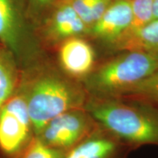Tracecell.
<instances>
[{"instance_id": "1", "label": "cell", "mask_w": 158, "mask_h": 158, "mask_svg": "<svg viewBox=\"0 0 158 158\" xmlns=\"http://www.w3.org/2000/svg\"><path fill=\"white\" fill-rule=\"evenodd\" d=\"M21 70L19 87L25 97L35 135L61 114L84 108L89 95L83 84L63 73L45 54Z\"/></svg>"}, {"instance_id": "2", "label": "cell", "mask_w": 158, "mask_h": 158, "mask_svg": "<svg viewBox=\"0 0 158 158\" xmlns=\"http://www.w3.org/2000/svg\"><path fill=\"white\" fill-rule=\"evenodd\" d=\"M84 109L102 129L130 146L158 145V108L136 98L89 97Z\"/></svg>"}, {"instance_id": "3", "label": "cell", "mask_w": 158, "mask_h": 158, "mask_svg": "<svg viewBox=\"0 0 158 158\" xmlns=\"http://www.w3.org/2000/svg\"><path fill=\"white\" fill-rule=\"evenodd\" d=\"M157 70V55L141 51H122L96 66L81 84L89 97H120Z\"/></svg>"}, {"instance_id": "4", "label": "cell", "mask_w": 158, "mask_h": 158, "mask_svg": "<svg viewBox=\"0 0 158 158\" xmlns=\"http://www.w3.org/2000/svg\"><path fill=\"white\" fill-rule=\"evenodd\" d=\"M0 43L14 54L21 68L45 54L27 16L26 0H0Z\"/></svg>"}, {"instance_id": "5", "label": "cell", "mask_w": 158, "mask_h": 158, "mask_svg": "<svg viewBox=\"0 0 158 158\" xmlns=\"http://www.w3.org/2000/svg\"><path fill=\"white\" fill-rule=\"evenodd\" d=\"M32 133L25 97L19 87L0 108V154L16 158L33 138Z\"/></svg>"}, {"instance_id": "6", "label": "cell", "mask_w": 158, "mask_h": 158, "mask_svg": "<svg viewBox=\"0 0 158 158\" xmlns=\"http://www.w3.org/2000/svg\"><path fill=\"white\" fill-rule=\"evenodd\" d=\"M88 31L68 0H58L35 27L37 41L45 52L71 37H86Z\"/></svg>"}, {"instance_id": "7", "label": "cell", "mask_w": 158, "mask_h": 158, "mask_svg": "<svg viewBox=\"0 0 158 158\" xmlns=\"http://www.w3.org/2000/svg\"><path fill=\"white\" fill-rule=\"evenodd\" d=\"M99 127L84 108L70 110L51 119L37 136L54 149L67 152Z\"/></svg>"}, {"instance_id": "8", "label": "cell", "mask_w": 158, "mask_h": 158, "mask_svg": "<svg viewBox=\"0 0 158 158\" xmlns=\"http://www.w3.org/2000/svg\"><path fill=\"white\" fill-rule=\"evenodd\" d=\"M56 65L64 75L81 83L96 67V54L85 37L69 38L55 48Z\"/></svg>"}, {"instance_id": "9", "label": "cell", "mask_w": 158, "mask_h": 158, "mask_svg": "<svg viewBox=\"0 0 158 158\" xmlns=\"http://www.w3.org/2000/svg\"><path fill=\"white\" fill-rule=\"evenodd\" d=\"M131 22V0H113L102 16L89 29L86 38L98 40L108 47L129 29Z\"/></svg>"}, {"instance_id": "10", "label": "cell", "mask_w": 158, "mask_h": 158, "mask_svg": "<svg viewBox=\"0 0 158 158\" xmlns=\"http://www.w3.org/2000/svg\"><path fill=\"white\" fill-rule=\"evenodd\" d=\"M130 146L100 126L65 152L63 158H126Z\"/></svg>"}, {"instance_id": "11", "label": "cell", "mask_w": 158, "mask_h": 158, "mask_svg": "<svg viewBox=\"0 0 158 158\" xmlns=\"http://www.w3.org/2000/svg\"><path fill=\"white\" fill-rule=\"evenodd\" d=\"M108 48L112 51H141L158 56V19L137 30L127 31Z\"/></svg>"}, {"instance_id": "12", "label": "cell", "mask_w": 158, "mask_h": 158, "mask_svg": "<svg viewBox=\"0 0 158 158\" xmlns=\"http://www.w3.org/2000/svg\"><path fill=\"white\" fill-rule=\"evenodd\" d=\"M21 73V67L14 54L0 43V108L16 92Z\"/></svg>"}, {"instance_id": "13", "label": "cell", "mask_w": 158, "mask_h": 158, "mask_svg": "<svg viewBox=\"0 0 158 158\" xmlns=\"http://www.w3.org/2000/svg\"><path fill=\"white\" fill-rule=\"evenodd\" d=\"M120 97L143 100L158 108V70Z\"/></svg>"}, {"instance_id": "14", "label": "cell", "mask_w": 158, "mask_h": 158, "mask_svg": "<svg viewBox=\"0 0 158 158\" xmlns=\"http://www.w3.org/2000/svg\"><path fill=\"white\" fill-rule=\"evenodd\" d=\"M153 1L131 0L132 22L129 29L126 32L137 30L153 21Z\"/></svg>"}, {"instance_id": "15", "label": "cell", "mask_w": 158, "mask_h": 158, "mask_svg": "<svg viewBox=\"0 0 158 158\" xmlns=\"http://www.w3.org/2000/svg\"><path fill=\"white\" fill-rule=\"evenodd\" d=\"M66 152L54 149L34 136L16 158H63Z\"/></svg>"}, {"instance_id": "16", "label": "cell", "mask_w": 158, "mask_h": 158, "mask_svg": "<svg viewBox=\"0 0 158 158\" xmlns=\"http://www.w3.org/2000/svg\"><path fill=\"white\" fill-rule=\"evenodd\" d=\"M57 1L58 0H26L27 16L34 29Z\"/></svg>"}, {"instance_id": "17", "label": "cell", "mask_w": 158, "mask_h": 158, "mask_svg": "<svg viewBox=\"0 0 158 158\" xmlns=\"http://www.w3.org/2000/svg\"><path fill=\"white\" fill-rule=\"evenodd\" d=\"M153 15L154 20L158 19V0L153 1Z\"/></svg>"}]
</instances>
